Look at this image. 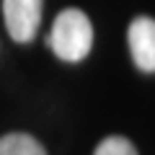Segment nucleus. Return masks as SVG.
I'll return each mask as SVG.
<instances>
[{"label":"nucleus","mask_w":155,"mask_h":155,"mask_svg":"<svg viewBox=\"0 0 155 155\" xmlns=\"http://www.w3.org/2000/svg\"><path fill=\"white\" fill-rule=\"evenodd\" d=\"M47 47L65 62H80L93 49V26L80 8H67L54 18Z\"/></svg>","instance_id":"1"},{"label":"nucleus","mask_w":155,"mask_h":155,"mask_svg":"<svg viewBox=\"0 0 155 155\" xmlns=\"http://www.w3.org/2000/svg\"><path fill=\"white\" fill-rule=\"evenodd\" d=\"M44 0H3V21L13 41L26 44L36 36Z\"/></svg>","instance_id":"2"},{"label":"nucleus","mask_w":155,"mask_h":155,"mask_svg":"<svg viewBox=\"0 0 155 155\" xmlns=\"http://www.w3.org/2000/svg\"><path fill=\"white\" fill-rule=\"evenodd\" d=\"M129 52L142 72H155V18L137 16L129 23Z\"/></svg>","instance_id":"3"},{"label":"nucleus","mask_w":155,"mask_h":155,"mask_svg":"<svg viewBox=\"0 0 155 155\" xmlns=\"http://www.w3.org/2000/svg\"><path fill=\"white\" fill-rule=\"evenodd\" d=\"M0 155H47V150L31 134L11 132L5 137H0Z\"/></svg>","instance_id":"4"},{"label":"nucleus","mask_w":155,"mask_h":155,"mask_svg":"<svg viewBox=\"0 0 155 155\" xmlns=\"http://www.w3.org/2000/svg\"><path fill=\"white\" fill-rule=\"evenodd\" d=\"M93 155H137V147L127 137L111 134V137H104L98 142V147L93 150Z\"/></svg>","instance_id":"5"}]
</instances>
